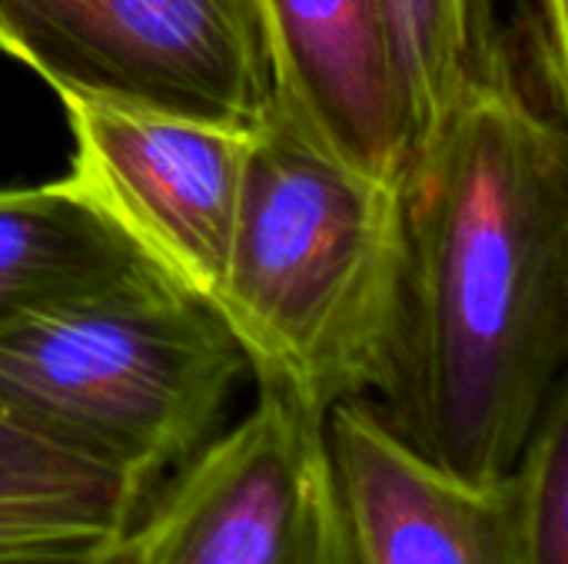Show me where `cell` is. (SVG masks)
<instances>
[{"instance_id": "5b68a950", "label": "cell", "mask_w": 568, "mask_h": 564, "mask_svg": "<svg viewBox=\"0 0 568 564\" xmlns=\"http://www.w3.org/2000/svg\"><path fill=\"white\" fill-rule=\"evenodd\" d=\"M126 564H363L326 416L256 386L253 412L153 489Z\"/></svg>"}, {"instance_id": "3957f363", "label": "cell", "mask_w": 568, "mask_h": 564, "mask_svg": "<svg viewBox=\"0 0 568 564\" xmlns=\"http://www.w3.org/2000/svg\"><path fill=\"white\" fill-rule=\"evenodd\" d=\"M243 376L220 312L160 269L0 329V402L150 495L213 439Z\"/></svg>"}, {"instance_id": "52a82bcc", "label": "cell", "mask_w": 568, "mask_h": 564, "mask_svg": "<svg viewBox=\"0 0 568 564\" xmlns=\"http://www.w3.org/2000/svg\"><path fill=\"white\" fill-rule=\"evenodd\" d=\"M273 120L320 156L399 186L416 123L389 0H250Z\"/></svg>"}, {"instance_id": "ba28073f", "label": "cell", "mask_w": 568, "mask_h": 564, "mask_svg": "<svg viewBox=\"0 0 568 564\" xmlns=\"http://www.w3.org/2000/svg\"><path fill=\"white\" fill-rule=\"evenodd\" d=\"M326 445L363 564H519L509 479L476 485L439 472L369 399L326 412Z\"/></svg>"}, {"instance_id": "9c48e42d", "label": "cell", "mask_w": 568, "mask_h": 564, "mask_svg": "<svg viewBox=\"0 0 568 564\" xmlns=\"http://www.w3.org/2000/svg\"><path fill=\"white\" fill-rule=\"evenodd\" d=\"M146 499L126 469L0 402V564H103Z\"/></svg>"}, {"instance_id": "8992f818", "label": "cell", "mask_w": 568, "mask_h": 564, "mask_svg": "<svg viewBox=\"0 0 568 564\" xmlns=\"http://www.w3.org/2000/svg\"><path fill=\"white\" fill-rule=\"evenodd\" d=\"M73 180L176 286L213 306L236 229L250 136L166 113L60 100Z\"/></svg>"}, {"instance_id": "30bf717a", "label": "cell", "mask_w": 568, "mask_h": 564, "mask_svg": "<svg viewBox=\"0 0 568 564\" xmlns=\"http://www.w3.org/2000/svg\"><path fill=\"white\" fill-rule=\"evenodd\" d=\"M153 269L73 180L0 186V329Z\"/></svg>"}, {"instance_id": "7c38bea8", "label": "cell", "mask_w": 568, "mask_h": 564, "mask_svg": "<svg viewBox=\"0 0 568 564\" xmlns=\"http://www.w3.org/2000/svg\"><path fill=\"white\" fill-rule=\"evenodd\" d=\"M519 564H568V386L562 382L509 472Z\"/></svg>"}, {"instance_id": "4fadbf2b", "label": "cell", "mask_w": 568, "mask_h": 564, "mask_svg": "<svg viewBox=\"0 0 568 564\" xmlns=\"http://www.w3.org/2000/svg\"><path fill=\"white\" fill-rule=\"evenodd\" d=\"M529 47L532 63L542 80V93L549 106L562 116L566 113L568 86V13L566 0H532L529 10Z\"/></svg>"}, {"instance_id": "277c9868", "label": "cell", "mask_w": 568, "mask_h": 564, "mask_svg": "<svg viewBox=\"0 0 568 564\" xmlns=\"http://www.w3.org/2000/svg\"><path fill=\"white\" fill-rule=\"evenodd\" d=\"M0 53L60 100L243 133L273 120L250 0H0Z\"/></svg>"}, {"instance_id": "8fae6325", "label": "cell", "mask_w": 568, "mask_h": 564, "mask_svg": "<svg viewBox=\"0 0 568 564\" xmlns=\"http://www.w3.org/2000/svg\"><path fill=\"white\" fill-rule=\"evenodd\" d=\"M416 146L473 93L499 80L506 53L496 0H389Z\"/></svg>"}, {"instance_id": "6da1fadb", "label": "cell", "mask_w": 568, "mask_h": 564, "mask_svg": "<svg viewBox=\"0 0 568 564\" xmlns=\"http://www.w3.org/2000/svg\"><path fill=\"white\" fill-rule=\"evenodd\" d=\"M403 276L376 412L446 475L516 469L568 359V136L509 66L399 183Z\"/></svg>"}, {"instance_id": "5bb4252c", "label": "cell", "mask_w": 568, "mask_h": 564, "mask_svg": "<svg viewBox=\"0 0 568 564\" xmlns=\"http://www.w3.org/2000/svg\"><path fill=\"white\" fill-rule=\"evenodd\" d=\"M103 564H126V542H123V548H120L116 555H110Z\"/></svg>"}, {"instance_id": "7a4b0ae2", "label": "cell", "mask_w": 568, "mask_h": 564, "mask_svg": "<svg viewBox=\"0 0 568 564\" xmlns=\"http://www.w3.org/2000/svg\"><path fill=\"white\" fill-rule=\"evenodd\" d=\"M403 276L399 186L359 176L270 120L250 136L213 309L256 386L316 416L386 372Z\"/></svg>"}]
</instances>
